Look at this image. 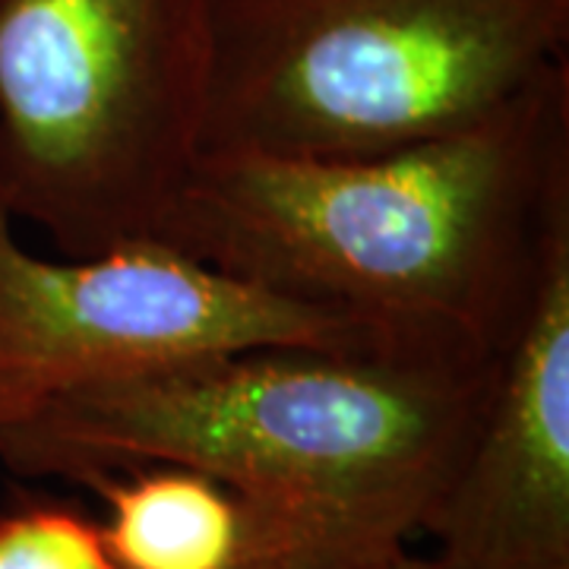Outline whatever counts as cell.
<instances>
[{"label": "cell", "mask_w": 569, "mask_h": 569, "mask_svg": "<svg viewBox=\"0 0 569 569\" xmlns=\"http://www.w3.org/2000/svg\"><path fill=\"white\" fill-rule=\"evenodd\" d=\"M569 222V63L443 137L373 156L203 149L152 241L392 342L488 361Z\"/></svg>", "instance_id": "1"}, {"label": "cell", "mask_w": 569, "mask_h": 569, "mask_svg": "<svg viewBox=\"0 0 569 569\" xmlns=\"http://www.w3.org/2000/svg\"><path fill=\"white\" fill-rule=\"evenodd\" d=\"M490 361V358H488ZM488 361L411 348H244L63 392L0 430L17 478L183 466L408 545L462 459Z\"/></svg>", "instance_id": "2"}, {"label": "cell", "mask_w": 569, "mask_h": 569, "mask_svg": "<svg viewBox=\"0 0 569 569\" xmlns=\"http://www.w3.org/2000/svg\"><path fill=\"white\" fill-rule=\"evenodd\" d=\"M206 149L373 156L569 63V0H216Z\"/></svg>", "instance_id": "3"}, {"label": "cell", "mask_w": 569, "mask_h": 569, "mask_svg": "<svg viewBox=\"0 0 569 569\" xmlns=\"http://www.w3.org/2000/svg\"><path fill=\"white\" fill-rule=\"evenodd\" d=\"M216 0H0V197L63 257L156 238L206 149Z\"/></svg>", "instance_id": "4"}, {"label": "cell", "mask_w": 569, "mask_h": 569, "mask_svg": "<svg viewBox=\"0 0 569 569\" xmlns=\"http://www.w3.org/2000/svg\"><path fill=\"white\" fill-rule=\"evenodd\" d=\"M244 348L408 346L152 238L41 257L0 197V430L63 392Z\"/></svg>", "instance_id": "5"}, {"label": "cell", "mask_w": 569, "mask_h": 569, "mask_svg": "<svg viewBox=\"0 0 569 569\" xmlns=\"http://www.w3.org/2000/svg\"><path fill=\"white\" fill-rule=\"evenodd\" d=\"M421 535L437 569H569V222L490 355L462 459Z\"/></svg>", "instance_id": "6"}, {"label": "cell", "mask_w": 569, "mask_h": 569, "mask_svg": "<svg viewBox=\"0 0 569 569\" xmlns=\"http://www.w3.org/2000/svg\"><path fill=\"white\" fill-rule=\"evenodd\" d=\"M86 488L118 569H348L392 550L197 468H123Z\"/></svg>", "instance_id": "7"}, {"label": "cell", "mask_w": 569, "mask_h": 569, "mask_svg": "<svg viewBox=\"0 0 569 569\" xmlns=\"http://www.w3.org/2000/svg\"><path fill=\"white\" fill-rule=\"evenodd\" d=\"M0 569H118L99 519L54 497H17L0 509Z\"/></svg>", "instance_id": "8"}, {"label": "cell", "mask_w": 569, "mask_h": 569, "mask_svg": "<svg viewBox=\"0 0 569 569\" xmlns=\"http://www.w3.org/2000/svg\"><path fill=\"white\" fill-rule=\"evenodd\" d=\"M348 569H437L427 557H415V553H408L406 548H392L387 553H377V557H370V560H361V563H355V567Z\"/></svg>", "instance_id": "9"}]
</instances>
